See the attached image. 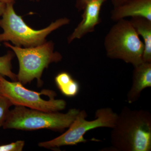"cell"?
I'll list each match as a JSON object with an SVG mask.
<instances>
[{
    "mask_svg": "<svg viewBox=\"0 0 151 151\" xmlns=\"http://www.w3.org/2000/svg\"><path fill=\"white\" fill-rule=\"evenodd\" d=\"M112 129L111 143L115 151L151 150V115L148 111L125 106Z\"/></svg>",
    "mask_w": 151,
    "mask_h": 151,
    "instance_id": "obj_1",
    "label": "cell"
},
{
    "mask_svg": "<svg viewBox=\"0 0 151 151\" xmlns=\"http://www.w3.org/2000/svg\"><path fill=\"white\" fill-rule=\"evenodd\" d=\"M14 4H6L4 12L0 19V42L10 41L15 46L32 47L42 44L51 32L63 26L69 24L67 18H61L51 23L47 27L35 30L30 27L18 15L14 8Z\"/></svg>",
    "mask_w": 151,
    "mask_h": 151,
    "instance_id": "obj_2",
    "label": "cell"
},
{
    "mask_svg": "<svg viewBox=\"0 0 151 151\" xmlns=\"http://www.w3.org/2000/svg\"><path fill=\"white\" fill-rule=\"evenodd\" d=\"M79 111L72 108L67 113H61L16 106L10 110L2 127L4 129L33 131L46 129L62 132L70 127Z\"/></svg>",
    "mask_w": 151,
    "mask_h": 151,
    "instance_id": "obj_3",
    "label": "cell"
},
{
    "mask_svg": "<svg viewBox=\"0 0 151 151\" xmlns=\"http://www.w3.org/2000/svg\"><path fill=\"white\" fill-rule=\"evenodd\" d=\"M4 44L11 49L17 58L19 68L17 78L23 85L36 79L37 86H41L44 69L51 63L59 62L62 59L61 54L54 51V44L52 41L29 47L15 46L8 42H4Z\"/></svg>",
    "mask_w": 151,
    "mask_h": 151,
    "instance_id": "obj_4",
    "label": "cell"
},
{
    "mask_svg": "<svg viewBox=\"0 0 151 151\" xmlns=\"http://www.w3.org/2000/svg\"><path fill=\"white\" fill-rule=\"evenodd\" d=\"M104 45L109 58L121 60L134 66L143 62L144 43L130 21H116L106 35Z\"/></svg>",
    "mask_w": 151,
    "mask_h": 151,
    "instance_id": "obj_5",
    "label": "cell"
},
{
    "mask_svg": "<svg viewBox=\"0 0 151 151\" xmlns=\"http://www.w3.org/2000/svg\"><path fill=\"white\" fill-rule=\"evenodd\" d=\"M0 95L7 98L15 106H23L45 112H59L64 110L66 106L65 100L55 98L57 94L53 90L32 91L25 88L19 81L11 82L1 75Z\"/></svg>",
    "mask_w": 151,
    "mask_h": 151,
    "instance_id": "obj_6",
    "label": "cell"
},
{
    "mask_svg": "<svg viewBox=\"0 0 151 151\" xmlns=\"http://www.w3.org/2000/svg\"><path fill=\"white\" fill-rule=\"evenodd\" d=\"M87 116L84 110L79 111L75 120L65 133L50 140L40 142L39 147L47 149L58 148L63 146L75 145L79 143L86 142L84 136L86 132L100 127L112 129L118 114L111 108H105L96 111L95 119L93 121H87Z\"/></svg>",
    "mask_w": 151,
    "mask_h": 151,
    "instance_id": "obj_7",
    "label": "cell"
},
{
    "mask_svg": "<svg viewBox=\"0 0 151 151\" xmlns=\"http://www.w3.org/2000/svg\"><path fill=\"white\" fill-rule=\"evenodd\" d=\"M106 0H95L90 2L83 10L82 19L73 32L68 37V42L80 39L89 33L93 32L100 23V13L103 3Z\"/></svg>",
    "mask_w": 151,
    "mask_h": 151,
    "instance_id": "obj_8",
    "label": "cell"
},
{
    "mask_svg": "<svg viewBox=\"0 0 151 151\" xmlns=\"http://www.w3.org/2000/svg\"><path fill=\"white\" fill-rule=\"evenodd\" d=\"M137 17L151 21V0H129L114 7L111 12V19L115 22Z\"/></svg>",
    "mask_w": 151,
    "mask_h": 151,
    "instance_id": "obj_9",
    "label": "cell"
},
{
    "mask_svg": "<svg viewBox=\"0 0 151 151\" xmlns=\"http://www.w3.org/2000/svg\"><path fill=\"white\" fill-rule=\"evenodd\" d=\"M134 67L132 85L127 96L130 104L139 99L144 89L151 87V63L143 62Z\"/></svg>",
    "mask_w": 151,
    "mask_h": 151,
    "instance_id": "obj_10",
    "label": "cell"
},
{
    "mask_svg": "<svg viewBox=\"0 0 151 151\" xmlns=\"http://www.w3.org/2000/svg\"><path fill=\"white\" fill-rule=\"evenodd\" d=\"M138 35L143 39V62L151 63V21L143 17H132L130 20Z\"/></svg>",
    "mask_w": 151,
    "mask_h": 151,
    "instance_id": "obj_11",
    "label": "cell"
},
{
    "mask_svg": "<svg viewBox=\"0 0 151 151\" xmlns=\"http://www.w3.org/2000/svg\"><path fill=\"white\" fill-rule=\"evenodd\" d=\"M55 81L60 92L66 97H75L79 92V83L67 72L58 73L55 76Z\"/></svg>",
    "mask_w": 151,
    "mask_h": 151,
    "instance_id": "obj_12",
    "label": "cell"
},
{
    "mask_svg": "<svg viewBox=\"0 0 151 151\" xmlns=\"http://www.w3.org/2000/svg\"><path fill=\"white\" fill-rule=\"evenodd\" d=\"M14 57L12 52L9 51L2 56H0V75L6 76L13 81H18L17 75L12 71V61Z\"/></svg>",
    "mask_w": 151,
    "mask_h": 151,
    "instance_id": "obj_13",
    "label": "cell"
},
{
    "mask_svg": "<svg viewBox=\"0 0 151 151\" xmlns=\"http://www.w3.org/2000/svg\"><path fill=\"white\" fill-rule=\"evenodd\" d=\"M12 105L7 98L0 95V127H2L4 124L9 112L10 108Z\"/></svg>",
    "mask_w": 151,
    "mask_h": 151,
    "instance_id": "obj_14",
    "label": "cell"
},
{
    "mask_svg": "<svg viewBox=\"0 0 151 151\" xmlns=\"http://www.w3.org/2000/svg\"><path fill=\"white\" fill-rule=\"evenodd\" d=\"M24 145V141H17L10 144L0 145V151H22Z\"/></svg>",
    "mask_w": 151,
    "mask_h": 151,
    "instance_id": "obj_15",
    "label": "cell"
},
{
    "mask_svg": "<svg viewBox=\"0 0 151 151\" xmlns=\"http://www.w3.org/2000/svg\"><path fill=\"white\" fill-rule=\"evenodd\" d=\"M93 1L95 0H76V7L78 11L83 10L88 3Z\"/></svg>",
    "mask_w": 151,
    "mask_h": 151,
    "instance_id": "obj_16",
    "label": "cell"
},
{
    "mask_svg": "<svg viewBox=\"0 0 151 151\" xmlns=\"http://www.w3.org/2000/svg\"><path fill=\"white\" fill-rule=\"evenodd\" d=\"M129 0H112V4H113V6L116 7L117 6L122 4L123 3L126 2L127 1Z\"/></svg>",
    "mask_w": 151,
    "mask_h": 151,
    "instance_id": "obj_17",
    "label": "cell"
},
{
    "mask_svg": "<svg viewBox=\"0 0 151 151\" xmlns=\"http://www.w3.org/2000/svg\"><path fill=\"white\" fill-rule=\"evenodd\" d=\"M6 4L0 1V17H2L4 12Z\"/></svg>",
    "mask_w": 151,
    "mask_h": 151,
    "instance_id": "obj_18",
    "label": "cell"
},
{
    "mask_svg": "<svg viewBox=\"0 0 151 151\" xmlns=\"http://www.w3.org/2000/svg\"><path fill=\"white\" fill-rule=\"evenodd\" d=\"M17 0H0V1L4 3V4H14V3Z\"/></svg>",
    "mask_w": 151,
    "mask_h": 151,
    "instance_id": "obj_19",
    "label": "cell"
},
{
    "mask_svg": "<svg viewBox=\"0 0 151 151\" xmlns=\"http://www.w3.org/2000/svg\"><path fill=\"white\" fill-rule=\"evenodd\" d=\"M30 1H35V0H30Z\"/></svg>",
    "mask_w": 151,
    "mask_h": 151,
    "instance_id": "obj_20",
    "label": "cell"
}]
</instances>
